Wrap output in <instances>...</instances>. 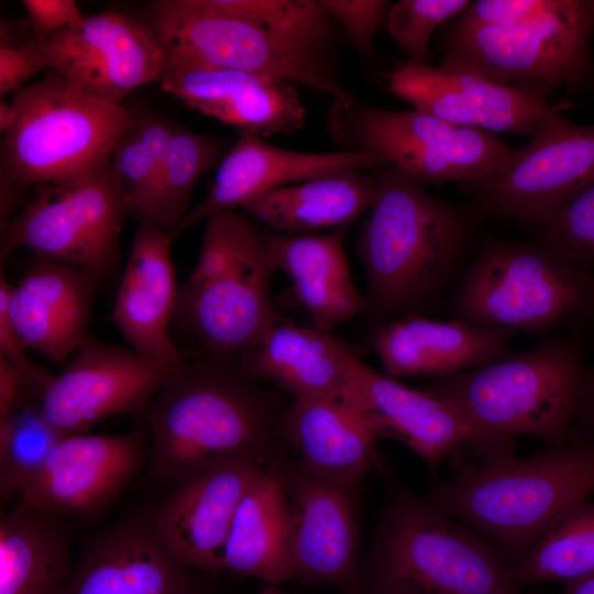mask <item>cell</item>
<instances>
[{
	"mask_svg": "<svg viewBox=\"0 0 594 594\" xmlns=\"http://www.w3.org/2000/svg\"><path fill=\"white\" fill-rule=\"evenodd\" d=\"M132 114V123L111 150L109 170L128 211L150 219L156 183L176 124L151 111Z\"/></svg>",
	"mask_w": 594,
	"mask_h": 594,
	"instance_id": "cell-34",
	"label": "cell"
},
{
	"mask_svg": "<svg viewBox=\"0 0 594 594\" xmlns=\"http://www.w3.org/2000/svg\"><path fill=\"white\" fill-rule=\"evenodd\" d=\"M18 119V110L13 101L0 100V131L7 133Z\"/></svg>",
	"mask_w": 594,
	"mask_h": 594,
	"instance_id": "cell-46",
	"label": "cell"
},
{
	"mask_svg": "<svg viewBox=\"0 0 594 594\" xmlns=\"http://www.w3.org/2000/svg\"><path fill=\"white\" fill-rule=\"evenodd\" d=\"M328 129L344 151L383 156L414 180L472 182L494 173L516 148L491 132L462 127L418 110L395 111L333 103Z\"/></svg>",
	"mask_w": 594,
	"mask_h": 594,
	"instance_id": "cell-11",
	"label": "cell"
},
{
	"mask_svg": "<svg viewBox=\"0 0 594 594\" xmlns=\"http://www.w3.org/2000/svg\"><path fill=\"white\" fill-rule=\"evenodd\" d=\"M100 280L89 272L36 258L11 284L9 310L28 349L55 363L73 355L90 337L94 293Z\"/></svg>",
	"mask_w": 594,
	"mask_h": 594,
	"instance_id": "cell-26",
	"label": "cell"
},
{
	"mask_svg": "<svg viewBox=\"0 0 594 594\" xmlns=\"http://www.w3.org/2000/svg\"><path fill=\"white\" fill-rule=\"evenodd\" d=\"M346 227L327 233L264 232L276 267L290 280L315 328L330 332L361 314L367 298L355 287L344 250Z\"/></svg>",
	"mask_w": 594,
	"mask_h": 594,
	"instance_id": "cell-28",
	"label": "cell"
},
{
	"mask_svg": "<svg viewBox=\"0 0 594 594\" xmlns=\"http://www.w3.org/2000/svg\"><path fill=\"white\" fill-rule=\"evenodd\" d=\"M219 155L216 139L176 125L156 183L150 220L170 232L189 211L196 183L216 165Z\"/></svg>",
	"mask_w": 594,
	"mask_h": 594,
	"instance_id": "cell-35",
	"label": "cell"
},
{
	"mask_svg": "<svg viewBox=\"0 0 594 594\" xmlns=\"http://www.w3.org/2000/svg\"><path fill=\"white\" fill-rule=\"evenodd\" d=\"M51 68L81 92L114 106L158 81L166 53L146 21L119 11L85 15L44 41Z\"/></svg>",
	"mask_w": 594,
	"mask_h": 594,
	"instance_id": "cell-16",
	"label": "cell"
},
{
	"mask_svg": "<svg viewBox=\"0 0 594 594\" xmlns=\"http://www.w3.org/2000/svg\"><path fill=\"white\" fill-rule=\"evenodd\" d=\"M564 585V594H594V572Z\"/></svg>",
	"mask_w": 594,
	"mask_h": 594,
	"instance_id": "cell-47",
	"label": "cell"
},
{
	"mask_svg": "<svg viewBox=\"0 0 594 594\" xmlns=\"http://www.w3.org/2000/svg\"><path fill=\"white\" fill-rule=\"evenodd\" d=\"M193 571L163 543L153 513L135 514L85 543L59 594H199Z\"/></svg>",
	"mask_w": 594,
	"mask_h": 594,
	"instance_id": "cell-21",
	"label": "cell"
},
{
	"mask_svg": "<svg viewBox=\"0 0 594 594\" xmlns=\"http://www.w3.org/2000/svg\"><path fill=\"white\" fill-rule=\"evenodd\" d=\"M594 0H566L557 13L510 29L451 24L441 43V66L465 69L493 82L549 97L594 91Z\"/></svg>",
	"mask_w": 594,
	"mask_h": 594,
	"instance_id": "cell-10",
	"label": "cell"
},
{
	"mask_svg": "<svg viewBox=\"0 0 594 594\" xmlns=\"http://www.w3.org/2000/svg\"><path fill=\"white\" fill-rule=\"evenodd\" d=\"M292 532L295 580L346 594L359 560V484L320 476L298 461H282Z\"/></svg>",
	"mask_w": 594,
	"mask_h": 594,
	"instance_id": "cell-18",
	"label": "cell"
},
{
	"mask_svg": "<svg viewBox=\"0 0 594 594\" xmlns=\"http://www.w3.org/2000/svg\"><path fill=\"white\" fill-rule=\"evenodd\" d=\"M148 436L77 433L64 437L20 499L58 517H94L107 509L147 462Z\"/></svg>",
	"mask_w": 594,
	"mask_h": 594,
	"instance_id": "cell-17",
	"label": "cell"
},
{
	"mask_svg": "<svg viewBox=\"0 0 594 594\" xmlns=\"http://www.w3.org/2000/svg\"><path fill=\"white\" fill-rule=\"evenodd\" d=\"M468 0H400L389 4L385 25L407 62L426 64L435 31L460 15Z\"/></svg>",
	"mask_w": 594,
	"mask_h": 594,
	"instance_id": "cell-38",
	"label": "cell"
},
{
	"mask_svg": "<svg viewBox=\"0 0 594 594\" xmlns=\"http://www.w3.org/2000/svg\"><path fill=\"white\" fill-rule=\"evenodd\" d=\"M22 375L20 371L0 358V418L7 416L21 403Z\"/></svg>",
	"mask_w": 594,
	"mask_h": 594,
	"instance_id": "cell-45",
	"label": "cell"
},
{
	"mask_svg": "<svg viewBox=\"0 0 594 594\" xmlns=\"http://www.w3.org/2000/svg\"><path fill=\"white\" fill-rule=\"evenodd\" d=\"M45 68H51V58L44 41H1L0 95L15 92L28 79Z\"/></svg>",
	"mask_w": 594,
	"mask_h": 594,
	"instance_id": "cell-42",
	"label": "cell"
},
{
	"mask_svg": "<svg viewBox=\"0 0 594 594\" xmlns=\"http://www.w3.org/2000/svg\"><path fill=\"white\" fill-rule=\"evenodd\" d=\"M594 572V502H579L560 513L515 563L521 587L561 582Z\"/></svg>",
	"mask_w": 594,
	"mask_h": 594,
	"instance_id": "cell-33",
	"label": "cell"
},
{
	"mask_svg": "<svg viewBox=\"0 0 594 594\" xmlns=\"http://www.w3.org/2000/svg\"><path fill=\"white\" fill-rule=\"evenodd\" d=\"M66 435L45 418L41 403L26 402L0 418V492L11 497L43 466Z\"/></svg>",
	"mask_w": 594,
	"mask_h": 594,
	"instance_id": "cell-36",
	"label": "cell"
},
{
	"mask_svg": "<svg viewBox=\"0 0 594 594\" xmlns=\"http://www.w3.org/2000/svg\"><path fill=\"white\" fill-rule=\"evenodd\" d=\"M62 517L21 502L0 522V594H59L70 571Z\"/></svg>",
	"mask_w": 594,
	"mask_h": 594,
	"instance_id": "cell-32",
	"label": "cell"
},
{
	"mask_svg": "<svg viewBox=\"0 0 594 594\" xmlns=\"http://www.w3.org/2000/svg\"><path fill=\"white\" fill-rule=\"evenodd\" d=\"M175 366L91 336L53 377L41 407L62 433H86L108 417L145 413Z\"/></svg>",
	"mask_w": 594,
	"mask_h": 594,
	"instance_id": "cell-15",
	"label": "cell"
},
{
	"mask_svg": "<svg viewBox=\"0 0 594 594\" xmlns=\"http://www.w3.org/2000/svg\"><path fill=\"white\" fill-rule=\"evenodd\" d=\"M452 319L529 334L587 326L594 272L535 242H491L464 264Z\"/></svg>",
	"mask_w": 594,
	"mask_h": 594,
	"instance_id": "cell-8",
	"label": "cell"
},
{
	"mask_svg": "<svg viewBox=\"0 0 594 594\" xmlns=\"http://www.w3.org/2000/svg\"><path fill=\"white\" fill-rule=\"evenodd\" d=\"M283 428L297 461L320 476L360 484L377 461L380 438L348 386L334 394L293 398Z\"/></svg>",
	"mask_w": 594,
	"mask_h": 594,
	"instance_id": "cell-27",
	"label": "cell"
},
{
	"mask_svg": "<svg viewBox=\"0 0 594 594\" xmlns=\"http://www.w3.org/2000/svg\"><path fill=\"white\" fill-rule=\"evenodd\" d=\"M594 494V441L573 439L522 458L465 464L426 497L516 563L560 513Z\"/></svg>",
	"mask_w": 594,
	"mask_h": 594,
	"instance_id": "cell-5",
	"label": "cell"
},
{
	"mask_svg": "<svg viewBox=\"0 0 594 594\" xmlns=\"http://www.w3.org/2000/svg\"><path fill=\"white\" fill-rule=\"evenodd\" d=\"M14 125L3 134L1 186L19 189L88 175L109 162L132 111L90 97L56 73L13 92Z\"/></svg>",
	"mask_w": 594,
	"mask_h": 594,
	"instance_id": "cell-9",
	"label": "cell"
},
{
	"mask_svg": "<svg viewBox=\"0 0 594 594\" xmlns=\"http://www.w3.org/2000/svg\"><path fill=\"white\" fill-rule=\"evenodd\" d=\"M387 164L374 153L336 151L299 152L270 144L253 133H240L220 162L205 199L189 209L169 232L173 240L209 217L244 208L264 194L287 185L346 170L372 169Z\"/></svg>",
	"mask_w": 594,
	"mask_h": 594,
	"instance_id": "cell-23",
	"label": "cell"
},
{
	"mask_svg": "<svg viewBox=\"0 0 594 594\" xmlns=\"http://www.w3.org/2000/svg\"><path fill=\"white\" fill-rule=\"evenodd\" d=\"M147 20L166 54L359 103L340 74L341 30L320 0H155Z\"/></svg>",
	"mask_w": 594,
	"mask_h": 594,
	"instance_id": "cell-1",
	"label": "cell"
},
{
	"mask_svg": "<svg viewBox=\"0 0 594 594\" xmlns=\"http://www.w3.org/2000/svg\"><path fill=\"white\" fill-rule=\"evenodd\" d=\"M516 332L452 319L408 315L380 326L373 346L384 373L394 378H442L501 361L515 352Z\"/></svg>",
	"mask_w": 594,
	"mask_h": 594,
	"instance_id": "cell-25",
	"label": "cell"
},
{
	"mask_svg": "<svg viewBox=\"0 0 594 594\" xmlns=\"http://www.w3.org/2000/svg\"><path fill=\"white\" fill-rule=\"evenodd\" d=\"M372 169L346 170L283 186L243 209L284 234L344 228L374 202L376 186Z\"/></svg>",
	"mask_w": 594,
	"mask_h": 594,
	"instance_id": "cell-31",
	"label": "cell"
},
{
	"mask_svg": "<svg viewBox=\"0 0 594 594\" xmlns=\"http://www.w3.org/2000/svg\"><path fill=\"white\" fill-rule=\"evenodd\" d=\"M161 88L188 108L262 138L301 129L306 109L293 84L166 54Z\"/></svg>",
	"mask_w": 594,
	"mask_h": 594,
	"instance_id": "cell-19",
	"label": "cell"
},
{
	"mask_svg": "<svg viewBox=\"0 0 594 594\" xmlns=\"http://www.w3.org/2000/svg\"><path fill=\"white\" fill-rule=\"evenodd\" d=\"M280 463L266 468L243 495L223 553V572L274 586L295 580L290 514Z\"/></svg>",
	"mask_w": 594,
	"mask_h": 594,
	"instance_id": "cell-30",
	"label": "cell"
},
{
	"mask_svg": "<svg viewBox=\"0 0 594 594\" xmlns=\"http://www.w3.org/2000/svg\"><path fill=\"white\" fill-rule=\"evenodd\" d=\"M570 102L552 112L508 162L469 182L483 211L531 224L594 184V125L570 121Z\"/></svg>",
	"mask_w": 594,
	"mask_h": 594,
	"instance_id": "cell-13",
	"label": "cell"
},
{
	"mask_svg": "<svg viewBox=\"0 0 594 594\" xmlns=\"http://www.w3.org/2000/svg\"><path fill=\"white\" fill-rule=\"evenodd\" d=\"M348 392L380 439L404 443L432 472L448 460L457 469L469 464V455L481 462L514 455L516 441L482 431L449 399L426 387L407 386L359 358L351 369Z\"/></svg>",
	"mask_w": 594,
	"mask_h": 594,
	"instance_id": "cell-14",
	"label": "cell"
},
{
	"mask_svg": "<svg viewBox=\"0 0 594 594\" xmlns=\"http://www.w3.org/2000/svg\"><path fill=\"white\" fill-rule=\"evenodd\" d=\"M384 474L386 503L348 594H525L499 547Z\"/></svg>",
	"mask_w": 594,
	"mask_h": 594,
	"instance_id": "cell-4",
	"label": "cell"
},
{
	"mask_svg": "<svg viewBox=\"0 0 594 594\" xmlns=\"http://www.w3.org/2000/svg\"><path fill=\"white\" fill-rule=\"evenodd\" d=\"M11 284L0 275V358L15 366L22 375L21 403H41L53 380L50 373L33 363L26 353L28 346L16 331L9 310Z\"/></svg>",
	"mask_w": 594,
	"mask_h": 594,
	"instance_id": "cell-39",
	"label": "cell"
},
{
	"mask_svg": "<svg viewBox=\"0 0 594 594\" xmlns=\"http://www.w3.org/2000/svg\"><path fill=\"white\" fill-rule=\"evenodd\" d=\"M338 26L344 31L358 53L366 61L375 58V35L385 24L389 2L385 0H320Z\"/></svg>",
	"mask_w": 594,
	"mask_h": 594,
	"instance_id": "cell-40",
	"label": "cell"
},
{
	"mask_svg": "<svg viewBox=\"0 0 594 594\" xmlns=\"http://www.w3.org/2000/svg\"><path fill=\"white\" fill-rule=\"evenodd\" d=\"M189 276L178 286L173 322L196 356L238 362L252 350L277 312L271 301L276 267L264 232L245 217H209Z\"/></svg>",
	"mask_w": 594,
	"mask_h": 594,
	"instance_id": "cell-6",
	"label": "cell"
},
{
	"mask_svg": "<svg viewBox=\"0 0 594 594\" xmlns=\"http://www.w3.org/2000/svg\"><path fill=\"white\" fill-rule=\"evenodd\" d=\"M585 369L580 343L554 336L486 366L435 378L426 388L488 435L556 446L573 440Z\"/></svg>",
	"mask_w": 594,
	"mask_h": 594,
	"instance_id": "cell-7",
	"label": "cell"
},
{
	"mask_svg": "<svg viewBox=\"0 0 594 594\" xmlns=\"http://www.w3.org/2000/svg\"><path fill=\"white\" fill-rule=\"evenodd\" d=\"M258 594H288L280 591L277 586L266 585Z\"/></svg>",
	"mask_w": 594,
	"mask_h": 594,
	"instance_id": "cell-48",
	"label": "cell"
},
{
	"mask_svg": "<svg viewBox=\"0 0 594 594\" xmlns=\"http://www.w3.org/2000/svg\"><path fill=\"white\" fill-rule=\"evenodd\" d=\"M22 6L35 38L41 41L80 24L85 18L74 0H23Z\"/></svg>",
	"mask_w": 594,
	"mask_h": 594,
	"instance_id": "cell-43",
	"label": "cell"
},
{
	"mask_svg": "<svg viewBox=\"0 0 594 594\" xmlns=\"http://www.w3.org/2000/svg\"><path fill=\"white\" fill-rule=\"evenodd\" d=\"M33 199L1 223V258L18 249L36 258L89 272L99 280L120 260V234L127 213L109 162L64 183L35 186Z\"/></svg>",
	"mask_w": 594,
	"mask_h": 594,
	"instance_id": "cell-12",
	"label": "cell"
},
{
	"mask_svg": "<svg viewBox=\"0 0 594 594\" xmlns=\"http://www.w3.org/2000/svg\"><path fill=\"white\" fill-rule=\"evenodd\" d=\"M172 242L168 231L139 217L116 295L112 320L131 349L177 365L187 355L169 333L178 294Z\"/></svg>",
	"mask_w": 594,
	"mask_h": 594,
	"instance_id": "cell-24",
	"label": "cell"
},
{
	"mask_svg": "<svg viewBox=\"0 0 594 594\" xmlns=\"http://www.w3.org/2000/svg\"><path fill=\"white\" fill-rule=\"evenodd\" d=\"M566 0H479L470 2L458 22L510 29L541 21L559 12Z\"/></svg>",
	"mask_w": 594,
	"mask_h": 594,
	"instance_id": "cell-41",
	"label": "cell"
},
{
	"mask_svg": "<svg viewBox=\"0 0 594 594\" xmlns=\"http://www.w3.org/2000/svg\"><path fill=\"white\" fill-rule=\"evenodd\" d=\"M268 466L237 461L183 480L153 512L163 543L183 565L223 572V553L239 504Z\"/></svg>",
	"mask_w": 594,
	"mask_h": 594,
	"instance_id": "cell-22",
	"label": "cell"
},
{
	"mask_svg": "<svg viewBox=\"0 0 594 594\" xmlns=\"http://www.w3.org/2000/svg\"><path fill=\"white\" fill-rule=\"evenodd\" d=\"M372 173L376 195L358 246L367 282L366 314L380 327L420 315L459 277L475 216L391 164Z\"/></svg>",
	"mask_w": 594,
	"mask_h": 594,
	"instance_id": "cell-3",
	"label": "cell"
},
{
	"mask_svg": "<svg viewBox=\"0 0 594 594\" xmlns=\"http://www.w3.org/2000/svg\"><path fill=\"white\" fill-rule=\"evenodd\" d=\"M573 439L594 441V365L586 366L573 426Z\"/></svg>",
	"mask_w": 594,
	"mask_h": 594,
	"instance_id": "cell-44",
	"label": "cell"
},
{
	"mask_svg": "<svg viewBox=\"0 0 594 594\" xmlns=\"http://www.w3.org/2000/svg\"><path fill=\"white\" fill-rule=\"evenodd\" d=\"M388 86L415 110L487 132L530 136L556 106L543 96L493 82L465 69L407 61L391 72Z\"/></svg>",
	"mask_w": 594,
	"mask_h": 594,
	"instance_id": "cell-20",
	"label": "cell"
},
{
	"mask_svg": "<svg viewBox=\"0 0 594 594\" xmlns=\"http://www.w3.org/2000/svg\"><path fill=\"white\" fill-rule=\"evenodd\" d=\"M358 356L330 332L293 323L278 314L237 363L255 381L266 380L293 398L342 392Z\"/></svg>",
	"mask_w": 594,
	"mask_h": 594,
	"instance_id": "cell-29",
	"label": "cell"
},
{
	"mask_svg": "<svg viewBox=\"0 0 594 594\" xmlns=\"http://www.w3.org/2000/svg\"><path fill=\"white\" fill-rule=\"evenodd\" d=\"M528 227L535 243L594 272V184Z\"/></svg>",
	"mask_w": 594,
	"mask_h": 594,
	"instance_id": "cell-37",
	"label": "cell"
},
{
	"mask_svg": "<svg viewBox=\"0 0 594 594\" xmlns=\"http://www.w3.org/2000/svg\"><path fill=\"white\" fill-rule=\"evenodd\" d=\"M289 404L234 362L188 355L144 413L148 483L173 487L230 462L283 461Z\"/></svg>",
	"mask_w": 594,
	"mask_h": 594,
	"instance_id": "cell-2",
	"label": "cell"
}]
</instances>
